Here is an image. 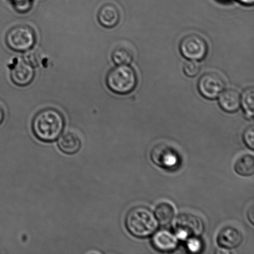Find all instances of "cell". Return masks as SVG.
<instances>
[{"mask_svg": "<svg viewBox=\"0 0 254 254\" xmlns=\"http://www.w3.org/2000/svg\"><path fill=\"white\" fill-rule=\"evenodd\" d=\"M65 127V119L61 112L54 108L42 109L32 119V133L39 141L53 143L61 136Z\"/></svg>", "mask_w": 254, "mask_h": 254, "instance_id": "cell-1", "label": "cell"}, {"mask_svg": "<svg viewBox=\"0 0 254 254\" xmlns=\"http://www.w3.org/2000/svg\"><path fill=\"white\" fill-rule=\"evenodd\" d=\"M125 226L129 234L138 238L149 237L158 228L155 216L148 208L143 206L132 208L127 212Z\"/></svg>", "mask_w": 254, "mask_h": 254, "instance_id": "cell-2", "label": "cell"}, {"mask_svg": "<svg viewBox=\"0 0 254 254\" xmlns=\"http://www.w3.org/2000/svg\"><path fill=\"white\" fill-rule=\"evenodd\" d=\"M107 86L112 92L120 95L131 93L138 83L135 70L129 65H117L107 74Z\"/></svg>", "mask_w": 254, "mask_h": 254, "instance_id": "cell-3", "label": "cell"}, {"mask_svg": "<svg viewBox=\"0 0 254 254\" xmlns=\"http://www.w3.org/2000/svg\"><path fill=\"white\" fill-rule=\"evenodd\" d=\"M5 41L12 51L27 52L36 44V35L31 27L25 24L17 25L7 32Z\"/></svg>", "mask_w": 254, "mask_h": 254, "instance_id": "cell-4", "label": "cell"}, {"mask_svg": "<svg viewBox=\"0 0 254 254\" xmlns=\"http://www.w3.org/2000/svg\"><path fill=\"white\" fill-rule=\"evenodd\" d=\"M174 229L178 238L185 240L200 237L205 231V226L200 216L183 213L174 221Z\"/></svg>", "mask_w": 254, "mask_h": 254, "instance_id": "cell-5", "label": "cell"}, {"mask_svg": "<svg viewBox=\"0 0 254 254\" xmlns=\"http://www.w3.org/2000/svg\"><path fill=\"white\" fill-rule=\"evenodd\" d=\"M182 56L188 61L200 62L206 58L208 52V45L202 36L196 34L187 35L179 44Z\"/></svg>", "mask_w": 254, "mask_h": 254, "instance_id": "cell-6", "label": "cell"}, {"mask_svg": "<svg viewBox=\"0 0 254 254\" xmlns=\"http://www.w3.org/2000/svg\"><path fill=\"white\" fill-rule=\"evenodd\" d=\"M151 161L157 166L166 170H174L180 165L179 153L174 146L168 143L156 144L150 153Z\"/></svg>", "mask_w": 254, "mask_h": 254, "instance_id": "cell-7", "label": "cell"}, {"mask_svg": "<svg viewBox=\"0 0 254 254\" xmlns=\"http://www.w3.org/2000/svg\"><path fill=\"white\" fill-rule=\"evenodd\" d=\"M199 93L207 99L218 98L225 88V81L220 74L207 72L199 79L197 84Z\"/></svg>", "mask_w": 254, "mask_h": 254, "instance_id": "cell-8", "label": "cell"}, {"mask_svg": "<svg viewBox=\"0 0 254 254\" xmlns=\"http://www.w3.org/2000/svg\"><path fill=\"white\" fill-rule=\"evenodd\" d=\"M244 241L241 231L233 226L223 228L217 236V243L220 248L225 250H233L240 247Z\"/></svg>", "mask_w": 254, "mask_h": 254, "instance_id": "cell-9", "label": "cell"}, {"mask_svg": "<svg viewBox=\"0 0 254 254\" xmlns=\"http://www.w3.org/2000/svg\"><path fill=\"white\" fill-rule=\"evenodd\" d=\"M35 77L34 67L23 60H19L12 67L11 78L17 86H26L32 83Z\"/></svg>", "mask_w": 254, "mask_h": 254, "instance_id": "cell-10", "label": "cell"}, {"mask_svg": "<svg viewBox=\"0 0 254 254\" xmlns=\"http://www.w3.org/2000/svg\"><path fill=\"white\" fill-rule=\"evenodd\" d=\"M151 243L153 248L161 253L173 252L178 246V238L175 235L164 230L154 234Z\"/></svg>", "mask_w": 254, "mask_h": 254, "instance_id": "cell-11", "label": "cell"}, {"mask_svg": "<svg viewBox=\"0 0 254 254\" xmlns=\"http://www.w3.org/2000/svg\"><path fill=\"white\" fill-rule=\"evenodd\" d=\"M98 19L102 26L108 29L113 28L118 26L120 22V11L114 4H104L99 10Z\"/></svg>", "mask_w": 254, "mask_h": 254, "instance_id": "cell-12", "label": "cell"}, {"mask_svg": "<svg viewBox=\"0 0 254 254\" xmlns=\"http://www.w3.org/2000/svg\"><path fill=\"white\" fill-rule=\"evenodd\" d=\"M80 137L73 132H66L62 134L58 141V147L62 153L67 155H74L81 148Z\"/></svg>", "mask_w": 254, "mask_h": 254, "instance_id": "cell-13", "label": "cell"}, {"mask_svg": "<svg viewBox=\"0 0 254 254\" xmlns=\"http://www.w3.org/2000/svg\"><path fill=\"white\" fill-rule=\"evenodd\" d=\"M219 104L222 110L228 113L238 111L241 106V95L236 89L224 90L219 96Z\"/></svg>", "mask_w": 254, "mask_h": 254, "instance_id": "cell-14", "label": "cell"}, {"mask_svg": "<svg viewBox=\"0 0 254 254\" xmlns=\"http://www.w3.org/2000/svg\"><path fill=\"white\" fill-rule=\"evenodd\" d=\"M111 58L116 65H129L133 61L134 54L129 47L119 46L113 50Z\"/></svg>", "mask_w": 254, "mask_h": 254, "instance_id": "cell-15", "label": "cell"}, {"mask_svg": "<svg viewBox=\"0 0 254 254\" xmlns=\"http://www.w3.org/2000/svg\"><path fill=\"white\" fill-rule=\"evenodd\" d=\"M175 213V209L172 204L162 202L156 206L154 216L161 225H168L173 220Z\"/></svg>", "mask_w": 254, "mask_h": 254, "instance_id": "cell-16", "label": "cell"}, {"mask_svg": "<svg viewBox=\"0 0 254 254\" xmlns=\"http://www.w3.org/2000/svg\"><path fill=\"white\" fill-rule=\"evenodd\" d=\"M235 170L240 176H253L254 174V159L253 154H246L241 156L235 163Z\"/></svg>", "mask_w": 254, "mask_h": 254, "instance_id": "cell-17", "label": "cell"}, {"mask_svg": "<svg viewBox=\"0 0 254 254\" xmlns=\"http://www.w3.org/2000/svg\"><path fill=\"white\" fill-rule=\"evenodd\" d=\"M241 106H242L246 118L252 119L254 111V89L250 87L244 91L241 95Z\"/></svg>", "mask_w": 254, "mask_h": 254, "instance_id": "cell-18", "label": "cell"}, {"mask_svg": "<svg viewBox=\"0 0 254 254\" xmlns=\"http://www.w3.org/2000/svg\"><path fill=\"white\" fill-rule=\"evenodd\" d=\"M183 71L187 76L193 78L197 75L200 71V65L198 62L189 61L184 64Z\"/></svg>", "mask_w": 254, "mask_h": 254, "instance_id": "cell-19", "label": "cell"}, {"mask_svg": "<svg viewBox=\"0 0 254 254\" xmlns=\"http://www.w3.org/2000/svg\"><path fill=\"white\" fill-rule=\"evenodd\" d=\"M14 8L19 13H26L31 10L33 1L32 0H12Z\"/></svg>", "mask_w": 254, "mask_h": 254, "instance_id": "cell-20", "label": "cell"}, {"mask_svg": "<svg viewBox=\"0 0 254 254\" xmlns=\"http://www.w3.org/2000/svg\"><path fill=\"white\" fill-rule=\"evenodd\" d=\"M243 139L246 145L249 148L254 150V126L248 127L243 133Z\"/></svg>", "mask_w": 254, "mask_h": 254, "instance_id": "cell-21", "label": "cell"}, {"mask_svg": "<svg viewBox=\"0 0 254 254\" xmlns=\"http://www.w3.org/2000/svg\"><path fill=\"white\" fill-rule=\"evenodd\" d=\"M188 248L191 253H198L201 250V244L198 238L189 239Z\"/></svg>", "mask_w": 254, "mask_h": 254, "instance_id": "cell-22", "label": "cell"}, {"mask_svg": "<svg viewBox=\"0 0 254 254\" xmlns=\"http://www.w3.org/2000/svg\"><path fill=\"white\" fill-rule=\"evenodd\" d=\"M248 218L249 219V221H250V223L252 224L253 225H254V205L251 206L250 208H249L248 211Z\"/></svg>", "mask_w": 254, "mask_h": 254, "instance_id": "cell-23", "label": "cell"}, {"mask_svg": "<svg viewBox=\"0 0 254 254\" xmlns=\"http://www.w3.org/2000/svg\"><path fill=\"white\" fill-rule=\"evenodd\" d=\"M5 113L3 108L0 105V126L1 125L4 121Z\"/></svg>", "mask_w": 254, "mask_h": 254, "instance_id": "cell-24", "label": "cell"}, {"mask_svg": "<svg viewBox=\"0 0 254 254\" xmlns=\"http://www.w3.org/2000/svg\"><path fill=\"white\" fill-rule=\"evenodd\" d=\"M239 1L246 6H252L254 2V0H239Z\"/></svg>", "mask_w": 254, "mask_h": 254, "instance_id": "cell-25", "label": "cell"}]
</instances>
